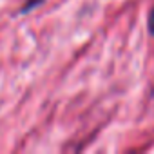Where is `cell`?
I'll return each mask as SVG.
<instances>
[{
  "label": "cell",
  "instance_id": "cell-1",
  "mask_svg": "<svg viewBox=\"0 0 154 154\" xmlns=\"http://www.w3.org/2000/svg\"><path fill=\"white\" fill-rule=\"evenodd\" d=\"M149 31H150V35H154V8L149 13Z\"/></svg>",
  "mask_w": 154,
  "mask_h": 154
}]
</instances>
